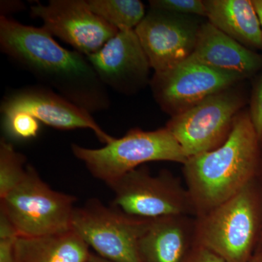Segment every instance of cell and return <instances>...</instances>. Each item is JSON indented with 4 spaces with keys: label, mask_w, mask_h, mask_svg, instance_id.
I'll use <instances>...</instances> for the list:
<instances>
[{
    "label": "cell",
    "mask_w": 262,
    "mask_h": 262,
    "mask_svg": "<svg viewBox=\"0 0 262 262\" xmlns=\"http://www.w3.org/2000/svg\"><path fill=\"white\" fill-rule=\"evenodd\" d=\"M71 149L90 173L106 185L147 162L184 164L188 160L182 146L166 127L152 131L134 129L99 149L72 144Z\"/></svg>",
    "instance_id": "cell-3"
},
{
    "label": "cell",
    "mask_w": 262,
    "mask_h": 262,
    "mask_svg": "<svg viewBox=\"0 0 262 262\" xmlns=\"http://www.w3.org/2000/svg\"><path fill=\"white\" fill-rule=\"evenodd\" d=\"M183 262H227L223 258L204 246L198 245L196 248L188 253Z\"/></svg>",
    "instance_id": "cell-23"
},
{
    "label": "cell",
    "mask_w": 262,
    "mask_h": 262,
    "mask_svg": "<svg viewBox=\"0 0 262 262\" xmlns=\"http://www.w3.org/2000/svg\"><path fill=\"white\" fill-rule=\"evenodd\" d=\"M15 238L0 239V262H15Z\"/></svg>",
    "instance_id": "cell-24"
},
{
    "label": "cell",
    "mask_w": 262,
    "mask_h": 262,
    "mask_svg": "<svg viewBox=\"0 0 262 262\" xmlns=\"http://www.w3.org/2000/svg\"><path fill=\"white\" fill-rule=\"evenodd\" d=\"M76 198L52 189L27 165L23 179L0 198V211L18 237H37L71 229Z\"/></svg>",
    "instance_id": "cell-4"
},
{
    "label": "cell",
    "mask_w": 262,
    "mask_h": 262,
    "mask_svg": "<svg viewBox=\"0 0 262 262\" xmlns=\"http://www.w3.org/2000/svg\"><path fill=\"white\" fill-rule=\"evenodd\" d=\"M249 116L258 139L262 140V72L253 87Z\"/></svg>",
    "instance_id": "cell-22"
},
{
    "label": "cell",
    "mask_w": 262,
    "mask_h": 262,
    "mask_svg": "<svg viewBox=\"0 0 262 262\" xmlns=\"http://www.w3.org/2000/svg\"><path fill=\"white\" fill-rule=\"evenodd\" d=\"M244 79L237 74L207 67L189 57L170 70L155 73L150 84L155 101L173 117Z\"/></svg>",
    "instance_id": "cell-9"
},
{
    "label": "cell",
    "mask_w": 262,
    "mask_h": 262,
    "mask_svg": "<svg viewBox=\"0 0 262 262\" xmlns=\"http://www.w3.org/2000/svg\"><path fill=\"white\" fill-rule=\"evenodd\" d=\"M16 231L8 217L0 211V239L18 237Z\"/></svg>",
    "instance_id": "cell-25"
},
{
    "label": "cell",
    "mask_w": 262,
    "mask_h": 262,
    "mask_svg": "<svg viewBox=\"0 0 262 262\" xmlns=\"http://www.w3.org/2000/svg\"><path fill=\"white\" fill-rule=\"evenodd\" d=\"M86 57L103 84L120 94H136L151 82V67L135 29L119 31L99 51Z\"/></svg>",
    "instance_id": "cell-13"
},
{
    "label": "cell",
    "mask_w": 262,
    "mask_h": 262,
    "mask_svg": "<svg viewBox=\"0 0 262 262\" xmlns=\"http://www.w3.org/2000/svg\"><path fill=\"white\" fill-rule=\"evenodd\" d=\"M3 127L8 136L17 140H27L39 134L40 124L28 113L18 112L3 117Z\"/></svg>",
    "instance_id": "cell-20"
},
{
    "label": "cell",
    "mask_w": 262,
    "mask_h": 262,
    "mask_svg": "<svg viewBox=\"0 0 262 262\" xmlns=\"http://www.w3.org/2000/svg\"><path fill=\"white\" fill-rule=\"evenodd\" d=\"M107 186L115 195L113 206L136 218L180 216L194 208L189 192L173 179L153 177L145 168H136Z\"/></svg>",
    "instance_id": "cell-8"
},
{
    "label": "cell",
    "mask_w": 262,
    "mask_h": 262,
    "mask_svg": "<svg viewBox=\"0 0 262 262\" xmlns=\"http://www.w3.org/2000/svg\"><path fill=\"white\" fill-rule=\"evenodd\" d=\"M149 220L136 218L97 199L74 211L71 229L94 248L98 255L113 262H143L139 241Z\"/></svg>",
    "instance_id": "cell-5"
},
{
    "label": "cell",
    "mask_w": 262,
    "mask_h": 262,
    "mask_svg": "<svg viewBox=\"0 0 262 262\" xmlns=\"http://www.w3.org/2000/svg\"><path fill=\"white\" fill-rule=\"evenodd\" d=\"M249 262H262L261 253H256L254 256H252Z\"/></svg>",
    "instance_id": "cell-28"
},
{
    "label": "cell",
    "mask_w": 262,
    "mask_h": 262,
    "mask_svg": "<svg viewBox=\"0 0 262 262\" xmlns=\"http://www.w3.org/2000/svg\"><path fill=\"white\" fill-rule=\"evenodd\" d=\"M190 57L214 70L246 79L262 70V55L234 40L209 21L201 24Z\"/></svg>",
    "instance_id": "cell-14"
},
{
    "label": "cell",
    "mask_w": 262,
    "mask_h": 262,
    "mask_svg": "<svg viewBox=\"0 0 262 262\" xmlns=\"http://www.w3.org/2000/svg\"><path fill=\"white\" fill-rule=\"evenodd\" d=\"M208 21L250 49L262 51V29L252 0H205Z\"/></svg>",
    "instance_id": "cell-15"
},
{
    "label": "cell",
    "mask_w": 262,
    "mask_h": 262,
    "mask_svg": "<svg viewBox=\"0 0 262 262\" xmlns=\"http://www.w3.org/2000/svg\"><path fill=\"white\" fill-rule=\"evenodd\" d=\"M85 262H113L110 261V260L106 259V258L102 257V256H99V255L94 254L91 253L87 261Z\"/></svg>",
    "instance_id": "cell-27"
},
{
    "label": "cell",
    "mask_w": 262,
    "mask_h": 262,
    "mask_svg": "<svg viewBox=\"0 0 262 262\" xmlns=\"http://www.w3.org/2000/svg\"><path fill=\"white\" fill-rule=\"evenodd\" d=\"M89 245L72 229L58 233L18 237L15 262H85L91 255Z\"/></svg>",
    "instance_id": "cell-16"
},
{
    "label": "cell",
    "mask_w": 262,
    "mask_h": 262,
    "mask_svg": "<svg viewBox=\"0 0 262 262\" xmlns=\"http://www.w3.org/2000/svg\"><path fill=\"white\" fill-rule=\"evenodd\" d=\"M42 27L85 56L99 51L119 32L90 9L86 0H51L31 7Z\"/></svg>",
    "instance_id": "cell-11"
},
{
    "label": "cell",
    "mask_w": 262,
    "mask_h": 262,
    "mask_svg": "<svg viewBox=\"0 0 262 262\" xmlns=\"http://www.w3.org/2000/svg\"><path fill=\"white\" fill-rule=\"evenodd\" d=\"M0 111L3 117L18 112L28 113L60 130L89 129L105 144L115 139L100 127L92 114L46 86H26L11 91L3 98Z\"/></svg>",
    "instance_id": "cell-12"
},
{
    "label": "cell",
    "mask_w": 262,
    "mask_h": 262,
    "mask_svg": "<svg viewBox=\"0 0 262 262\" xmlns=\"http://www.w3.org/2000/svg\"><path fill=\"white\" fill-rule=\"evenodd\" d=\"M257 228L254 198L249 186L205 213L198 226V245L227 262H249Z\"/></svg>",
    "instance_id": "cell-6"
},
{
    "label": "cell",
    "mask_w": 262,
    "mask_h": 262,
    "mask_svg": "<svg viewBox=\"0 0 262 262\" xmlns=\"http://www.w3.org/2000/svg\"><path fill=\"white\" fill-rule=\"evenodd\" d=\"M258 141L249 114H241L222 145L187 160L184 174L194 208L208 213L249 186L257 166Z\"/></svg>",
    "instance_id": "cell-2"
},
{
    "label": "cell",
    "mask_w": 262,
    "mask_h": 262,
    "mask_svg": "<svg viewBox=\"0 0 262 262\" xmlns=\"http://www.w3.org/2000/svg\"><path fill=\"white\" fill-rule=\"evenodd\" d=\"M0 49L43 86L93 114L111 106L108 89L87 57L61 47L43 27L0 15Z\"/></svg>",
    "instance_id": "cell-1"
},
{
    "label": "cell",
    "mask_w": 262,
    "mask_h": 262,
    "mask_svg": "<svg viewBox=\"0 0 262 262\" xmlns=\"http://www.w3.org/2000/svg\"><path fill=\"white\" fill-rule=\"evenodd\" d=\"M90 9L118 31L134 30L146 15L139 0H86Z\"/></svg>",
    "instance_id": "cell-18"
},
{
    "label": "cell",
    "mask_w": 262,
    "mask_h": 262,
    "mask_svg": "<svg viewBox=\"0 0 262 262\" xmlns=\"http://www.w3.org/2000/svg\"><path fill=\"white\" fill-rule=\"evenodd\" d=\"M253 7L257 13L258 20L262 29V0H252Z\"/></svg>",
    "instance_id": "cell-26"
},
{
    "label": "cell",
    "mask_w": 262,
    "mask_h": 262,
    "mask_svg": "<svg viewBox=\"0 0 262 262\" xmlns=\"http://www.w3.org/2000/svg\"><path fill=\"white\" fill-rule=\"evenodd\" d=\"M24 155L15 151L5 138L0 141V198L6 195L23 179L27 172Z\"/></svg>",
    "instance_id": "cell-19"
},
{
    "label": "cell",
    "mask_w": 262,
    "mask_h": 262,
    "mask_svg": "<svg viewBox=\"0 0 262 262\" xmlns=\"http://www.w3.org/2000/svg\"><path fill=\"white\" fill-rule=\"evenodd\" d=\"M244 103L242 96L231 88L172 117L166 128L189 159L216 149L227 140Z\"/></svg>",
    "instance_id": "cell-7"
},
{
    "label": "cell",
    "mask_w": 262,
    "mask_h": 262,
    "mask_svg": "<svg viewBox=\"0 0 262 262\" xmlns=\"http://www.w3.org/2000/svg\"><path fill=\"white\" fill-rule=\"evenodd\" d=\"M150 8L177 14L206 17L204 1L201 0H151Z\"/></svg>",
    "instance_id": "cell-21"
},
{
    "label": "cell",
    "mask_w": 262,
    "mask_h": 262,
    "mask_svg": "<svg viewBox=\"0 0 262 262\" xmlns=\"http://www.w3.org/2000/svg\"><path fill=\"white\" fill-rule=\"evenodd\" d=\"M179 217L149 220L139 241L143 262L184 261L188 254V235Z\"/></svg>",
    "instance_id": "cell-17"
},
{
    "label": "cell",
    "mask_w": 262,
    "mask_h": 262,
    "mask_svg": "<svg viewBox=\"0 0 262 262\" xmlns=\"http://www.w3.org/2000/svg\"><path fill=\"white\" fill-rule=\"evenodd\" d=\"M201 24L193 15L150 8L135 32L155 73L170 70L192 56Z\"/></svg>",
    "instance_id": "cell-10"
}]
</instances>
